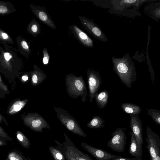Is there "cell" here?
Instances as JSON below:
<instances>
[{"instance_id": "277c9868", "label": "cell", "mask_w": 160, "mask_h": 160, "mask_svg": "<svg viewBox=\"0 0 160 160\" xmlns=\"http://www.w3.org/2000/svg\"><path fill=\"white\" fill-rule=\"evenodd\" d=\"M53 109L61 124L68 130L81 136L86 137V134L81 128L77 121L67 111L62 108L55 107Z\"/></svg>"}, {"instance_id": "d6a6232c", "label": "cell", "mask_w": 160, "mask_h": 160, "mask_svg": "<svg viewBox=\"0 0 160 160\" xmlns=\"http://www.w3.org/2000/svg\"><path fill=\"white\" fill-rule=\"evenodd\" d=\"M28 76L25 75L22 77V79L24 81H26L28 80Z\"/></svg>"}, {"instance_id": "30bf717a", "label": "cell", "mask_w": 160, "mask_h": 160, "mask_svg": "<svg viewBox=\"0 0 160 160\" xmlns=\"http://www.w3.org/2000/svg\"><path fill=\"white\" fill-rule=\"evenodd\" d=\"M79 18L84 28L95 38L103 41H107L105 35L92 20L80 16Z\"/></svg>"}, {"instance_id": "836d02e7", "label": "cell", "mask_w": 160, "mask_h": 160, "mask_svg": "<svg viewBox=\"0 0 160 160\" xmlns=\"http://www.w3.org/2000/svg\"><path fill=\"white\" fill-rule=\"evenodd\" d=\"M150 160H151V159H150Z\"/></svg>"}, {"instance_id": "d6986e66", "label": "cell", "mask_w": 160, "mask_h": 160, "mask_svg": "<svg viewBox=\"0 0 160 160\" xmlns=\"http://www.w3.org/2000/svg\"><path fill=\"white\" fill-rule=\"evenodd\" d=\"M105 121L100 116H93L92 119L87 124V126L91 129L100 128L104 127Z\"/></svg>"}, {"instance_id": "603a6c76", "label": "cell", "mask_w": 160, "mask_h": 160, "mask_svg": "<svg viewBox=\"0 0 160 160\" xmlns=\"http://www.w3.org/2000/svg\"><path fill=\"white\" fill-rule=\"evenodd\" d=\"M48 148L54 160H65L63 155L56 146H49Z\"/></svg>"}, {"instance_id": "83f0119b", "label": "cell", "mask_w": 160, "mask_h": 160, "mask_svg": "<svg viewBox=\"0 0 160 160\" xmlns=\"http://www.w3.org/2000/svg\"><path fill=\"white\" fill-rule=\"evenodd\" d=\"M0 88L3 90L7 91L8 88L7 86L4 83L0 75Z\"/></svg>"}, {"instance_id": "1f68e13d", "label": "cell", "mask_w": 160, "mask_h": 160, "mask_svg": "<svg viewBox=\"0 0 160 160\" xmlns=\"http://www.w3.org/2000/svg\"><path fill=\"white\" fill-rule=\"evenodd\" d=\"M2 122H3L4 123L7 125H8V123L3 117L0 113V123H2Z\"/></svg>"}, {"instance_id": "3957f363", "label": "cell", "mask_w": 160, "mask_h": 160, "mask_svg": "<svg viewBox=\"0 0 160 160\" xmlns=\"http://www.w3.org/2000/svg\"><path fill=\"white\" fill-rule=\"evenodd\" d=\"M65 141L61 143L55 140L57 147L63 155L66 160H93L88 155L79 150L65 132Z\"/></svg>"}, {"instance_id": "8992f818", "label": "cell", "mask_w": 160, "mask_h": 160, "mask_svg": "<svg viewBox=\"0 0 160 160\" xmlns=\"http://www.w3.org/2000/svg\"><path fill=\"white\" fill-rule=\"evenodd\" d=\"M147 143L146 147L151 160H160V139L158 134L153 132L148 126L146 128Z\"/></svg>"}, {"instance_id": "e0dca14e", "label": "cell", "mask_w": 160, "mask_h": 160, "mask_svg": "<svg viewBox=\"0 0 160 160\" xmlns=\"http://www.w3.org/2000/svg\"><path fill=\"white\" fill-rule=\"evenodd\" d=\"M121 107L125 113L130 115L138 116L141 112V107L134 104L123 103L121 105Z\"/></svg>"}, {"instance_id": "4316f807", "label": "cell", "mask_w": 160, "mask_h": 160, "mask_svg": "<svg viewBox=\"0 0 160 160\" xmlns=\"http://www.w3.org/2000/svg\"><path fill=\"white\" fill-rule=\"evenodd\" d=\"M0 136L5 138L7 140L11 141L12 139L5 132L3 129L0 126Z\"/></svg>"}, {"instance_id": "ac0fdd59", "label": "cell", "mask_w": 160, "mask_h": 160, "mask_svg": "<svg viewBox=\"0 0 160 160\" xmlns=\"http://www.w3.org/2000/svg\"><path fill=\"white\" fill-rule=\"evenodd\" d=\"M28 99L18 100L15 102L8 109V113L10 115L16 114L22 109L28 102Z\"/></svg>"}, {"instance_id": "f546056e", "label": "cell", "mask_w": 160, "mask_h": 160, "mask_svg": "<svg viewBox=\"0 0 160 160\" xmlns=\"http://www.w3.org/2000/svg\"><path fill=\"white\" fill-rule=\"evenodd\" d=\"M136 158L135 157L130 158H129L122 157L121 156H119L118 158L112 160H136Z\"/></svg>"}, {"instance_id": "8fae6325", "label": "cell", "mask_w": 160, "mask_h": 160, "mask_svg": "<svg viewBox=\"0 0 160 160\" xmlns=\"http://www.w3.org/2000/svg\"><path fill=\"white\" fill-rule=\"evenodd\" d=\"M81 146L98 160H111L119 156L111 154L103 150L93 147L85 142H81Z\"/></svg>"}, {"instance_id": "52a82bcc", "label": "cell", "mask_w": 160, "mask_h": 160, "mask_svg": "<svg viewBox=\"0 0 160 160\" xmlns=\"http://www.w3.org/2000/svg\"><path fill=\"white\" fill-rule=\"evenodd\" d=\"M112 138L108 142V147L112 150L123 152L127 142V137L123 129L121 128H117L111 134Z\"/></svg>"}, {"instance_id": "484cf974", "label": "cell", "mask_w": 160, "mask_h": 160, "mask_svg": "<svg viewBox=\"0 0 160 160\" xmlns=\"http://www.w3.org/2000/svg\"><path fill=\"white\" fill-rule=\"evenodd\" d=\"M43 54L42 63L45 65H48L49 62L50 56L48 49L46 48H44L42 51Z\"/></svg>"}, {"instance_id": "d4e9b609", "label": "cell", "mask_w": 160, "mask_h": 160, "mask_svg": "<svg viewBox=\"0 0 160 160\" xmlns=\"http://www.w3.org/2000/svg\"><path fill=\"white\" fill-rule=\"evenodd\" d=\"M21 46L24 52V54L27 57L31 53V50L27 42L25 40H22L21 42Z\"/></svg>"}, {"instance_id": "5bb4252c", "label": "cell", "mask_w": 160, "mask_h": 160, "mask_svg": "<svg viewBox=\"0 0 160 160\" xmlns=\"http://www.w3.org/2000/svg\"><path fill=\"white\" fill-rule=\"evenodd\" d=\"M30 74L31 83L33 86L39 85L47 77V75L35 64L33 66V70Z\"/></svg>"}, {"instance_id": "7a4b0ae2", "label": "cell", "mask_w": 160, "mask_h": 160, "mask_svg": "<svg viewBox=\"0 0 160 160\" xmlns=\"http://www.w3.org/2000/svg\"><path fill=\"white\" fill-rule=\"evenodd\" d=\"M65 84L68 95L74 99L80 96L82 101H86L88 96L84 80L82 76L78 77L72 74H68L65 77Z\"/></svg>"}, {"instance_id": "9a60e30c", "label": "cell", "mask_w": 160, "mask_h": 160, "mask_svg": "<svg viewBox=\"0 0 160 160\" xmlns=\"http://www.w3.org/2000/svg\"><path fill=\"white\" fill-rule=\"evenodd\" d=\"M131 140L129 153L136 158V160H142V153L139 151L135 137L132 131L130 132Z\"/></svg>"}, {"instance_id": "ffe728a7", "label": "cell", "mask_w": 160, "mask_h": 160, "mask_svg": "<svg viewBox=\"0 0 160 160\" xmlns=\"http://www.w3.org/2000/svg\"><path fill=\"white\" fill-rule=\"evenodd\" d=\"M27 30L29 33L36 37L41 32L40 25L35 19H33L28 24Z\"/></svg>"}, {"instance_id": "f1b7e54d", "label": "cell", "mask_w": 160, "mask_h": 160, "mask_svg": "<svg viewBox=\"0 0 160 160\" xmlns=\"http://www.w3.org/2000/svg\"><path fill=\"white\" fill-rule=\"evenodd\" d=\"M0 37L1 39L3 40H9L10 37L8 35L4 32H1L0 33Z\"/></svg>"}, {"instance_id": "5b68a950", "label": "cell", "mask_w": 160, "mask_h": 160, "mask_svg": "<svg viewBox=\"0 0 160 160\" xmlns=\"http://www.w3.org/2000/svg\"><path fill=\"white\" fill-rule=\"evenodd\" d=\"M24 124L33 131L42 132L43 129H50L49 124L46 120L37 112L29 113L22 115Z\"/></svg>"}, {"instance_id": "cb8c5ba5", "label": "cell", "mask_w": 160, "mask_h": 160, "mask_svg": "<svg viewBox=\"0 0 160 160\" xmlns=\"http://www.w3.org/2000/svg\"><path fill=\"white\" fill-rule=\"evenodd\" d=\"M148 114L158 124L160 125V111L155 109L148 110Z\"/></svg>"}, {"instance_id": "ba28073f", "label": "cell", "mask_w": 160, "mask_h": 160, "mask_svg": "<svg viewBox=\"0 0 160 160\" xmlns=\"http://www.w3.org/2000/svg\"><path fill=\"white\" fill-rule=\"evenodd\" d=\"M87 74L89 101L91 102L102 84L101 78L98 72L93 70L88 69Z\"/></svg>"}, {"instance_id": "44dd1931", "label": "cell", "mask_w": 160, "mask_h": 160, "mask_svg": "<svg viewBox=\"0 0 160 160\" xmlns=\"http://www.w3.org/2000/svg\"><path fill=\"white\" fill-rule=\"evenodd\" d=\"M16 134L17 140L20 144L25 148H29L31 146L29 139L20 131H17Z\"/></svg>"}, {"instance_id": "9c48e42d", "label": "cell", "mask_w": 160, "mask_h": 160, "mask_svg": "<svg viewBox=\"0 0 160 160\" xmlns=\"http://www.w3.org/2000/svg\"><path fill=\"white\" fill-rule=\"evenodd\" d=\"M130 127L135 137L139 150L142 153L143 141L142 122L138 116L130 115Z\"/></svg>"}, {"instance_id": "2e32d148", "label": "cell", "mask_w": 160, "mask_h": 160, "mask_svg": "<svg viewBox=\"0 0 160 160\" xmlns=\"http://www.w3.org/2000/svg\"><path fill=\"white\" fill-rule=\"evenodd\" d=\"M108 98V92L106 90H104L96 93L94 98L98 106L102 109L103 108L107 105Z\"/></svg>"}, {"instance_id": "4dcf8cb0", "label": "cell", "mask_w": 160, "mask_h": 160, "mask_svg": "<svg viewBox=\"0 0 160 160\" xmlns=\"http://www.w3.org/2000/svg\"><path fill=\"white\" fill-rule=\"evenodd\" d=\"M7 140L3 137L0 136V147L5 146L7 145Z\"/></svg>"}, {"instance_id": "4fadbf2b", "label": "cell", "mask_w": 160, "mask_h": 160, "mask_svg": "<svg viewBox=\"0 0 160 160\" xmlns=\"http://www.w3.org/2000/svg\"><path fill=\"white\" fill-rule=\"evenodd\" d=\"M69 29L71 30L75 38L84 46L88 48L93 47V41L77 26L72 25L70 26Z\"/></svg>"}, {"instance_id": "6da1fadb", "label": "cell", "mask_w": 160, "mask_h": 160, "mask_svg": "<svg viewBox=\"0 0 160 160\" xmlns=\"http://www.w3.org/2000/svg\"><path fill=\"white\" fill-rule=\"evenodd\" d=\"M113 69L121 81L130 89L137 74L134 62L128 54L119 58H112Z\"/></svg>"}, {"instance_id": "7402d4cb", "label": "cell", "mask_w": 160, "mask_h": 160, "mask_svg": "<svg viewBox=\"0 0 160 160\" xmlns=\"http://www.w3.org/2000/svg\"><path fill=\"white\" fill-rule=\"evenodd\" d=\"M6 160H28L21 152L16 150H13L9 152Z\"/></svg>"}, {"instance_id": "7c38bea8", "label": "cell", "mask_w": 160, "mask_h": 160, "mask_svg": "<svg viewBox=\"0 0 160 160\" xmlns=\"http://www.w3.org/2000/svg\"><path fill=\"white\" fill-rule=\"evenodd\" d=\"M30 7L33 13L42 22L50 28L55 29L56 27L44 7L31 5Z\"/></svg>"}]
</instances>
